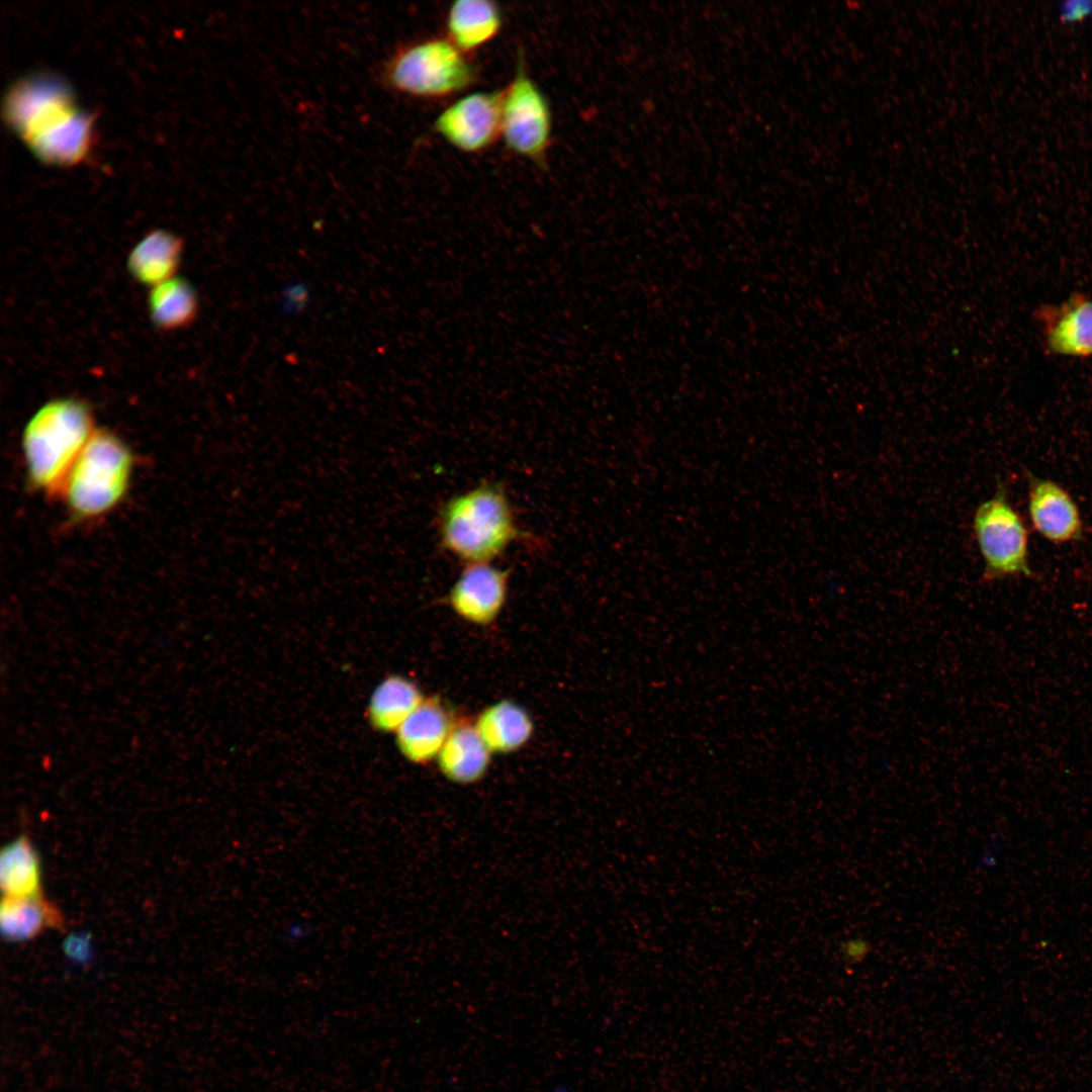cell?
Masks as SVG:
<instances>
[{"mask_svg": "<svg viewBox=\"0 0 1092 1092\" xmlns=\"http://www.w3.org/2000/svg\"><path fill=\"white\" fill-rule=\"evenodd\" d=\"M440 546L468 564L492 563L525 536L505 487L484 481L448 498L437 515Z\"/></svg>", "mask_w": 1092, "mask_h": 1092, "instance_id": "obj_1", "label": "cell"}, {"mask_svg": "<svg viewBox=\"0 0 1092 1092\" xmlns=\"http://www.w3.org/2000/svg\"><path fill=\"white\" fill-rule=\"evenodd\" d=\"M89 405L77 398H56L39 407L22 436L24 459L33 485L63 491L68 475L94 434Z\"/></svg>", "mask_w": 1092, "mask_h": 1092, "instance_id": "obj_2", "label": "cell"}, {"mask_svg": "<svg viewBox=\"0 0 1092 1092\" xmlns=\"http://www.w3.org/2000/svg\"><path fill=\"white\" fill-rule=\"evenodd\" d=\"M476 68L447 37H431L397 51L384 68V80L398 92L425 99L456 95L473 84Z\"/></svg>", "mask_w": 1092, "mask_h": 1092, "instance_id": "obj_3", "label": "cell"}, {"mask_svg": "<svg viewBox=\"0 0 1092 1092\" xmlns=\"http://www.w3.org/2000/svg\"><path fill=\"white\" fill-rule=\"evenodd\" d=\"M131 466V454L120 439L95 431L63 489L71 510L79 517L93 518L113 509L127 489Z\"/></svg>", "mask_w": 1092, "mask_h": 1092, "instance_id": "obj_4", "label": "cell"}, {"mask_svg": "<svg viewBox=\"0 0 1092 1092\" xmlns=\"http://www.w3.org/2000/svg\"><path fill=\"white\" fill-rule=\"evenodd\" d=\"M973 531L984 562L986 580L1034 575L1029 563L1026 525L1009 502L1003 485L979 505L973 519Z\"/></svg>", "mask_w": 1092, "mask_h": 1092, "instance_id": "obj_5", "label": "cell"}, {"mask_svg": "<svg viewBox=\"0 0 1092 1092\" xmlns=\"http://www.w3.org/2000/svg\"><path fill=\"white\" fill-rule=\"evenodd\" d=\"M500 138L513 154L536 164L545 161L551 144V108L529 75L522 54L512 80L503 89Z\"/></svg>", "mask_w": 1092, "mask_h": 1092, "instance_id": "obj_6", "label": "cell"}, {"mask_svg": "<svg viewBox=\"0 0 1092 1092\" xmlns=\"http://www.w3.org/2000/svg\"><path fill=\"white\" fill-rule=\"evenodd\" d=\"M503 89L465 94L446 106L434 130L451 147L476 154L500 136Z\"/></svg>", "mask_w": 1092, "mask_h": 1092, "instance_id": "obj_7", "label": "cell"}, {"mask_svg": "<svg viewBox=\"0 0 1092 1092\" xmlns=\"http://www.w3.org/2000/svg\"><path fill=\"white\" fill-rule=\"evenodd\" d=\"M1042 346L1055 356L1092 358V297L1075 292L1059 304H1043L1034 313Z\"/></svg>", "mask_w": 1092, "mask_h": 1092, "instance_id": "obj_8", "label": "cell"}, {"mask_svg": "<svg viewBox=\"0 0 1092 1092\" xmlns=\"http://www.w3.org/2000/svg\"><path fill=\"white\" fill-rule=\"evenodd\" d=\"M510 573L491 563L468 564L452 584L447 602L463 621L487 626L500 615L509 589Z\"/></svg>", "mask_w": 1092, "mask_h": 1092, "instance_id": "obj_9", "label": "cell"}, {"mask_svg": "<svg viewBox=\"0 0 1092 1092\" xmlns=\"http://www.w3.org/2000/svg\"><path fill=\"white\" fill-rule=\"evenodd\" d=\"M1027 511L1033 529L1054 544L1078 541L1083 522L1072 495L1056 481L1026 472Z\"/></svg>", "mask_w": 1092, "mask_h": 1092, "instance_id": "obj_10", "label": "cell"}, {"mask_svg": "<svg viewBox=\"0 0 1092 1092\" xmlns=\"http://www.w3.org/2000/svg\"><path fill=\"white\" fill-rule=\"evenodd\" d=\"M455 722L439 697L425 698L395 731L397 747L414 763L429 762L437 758Z\"/></svg>", "mask_w": 1092, "mask_h": 1092, "instance_id": "obj_11", "label": "cell"}, {"mask_svg": "<svg viewBox=\"0 0 1092 1092\" xmlns=\"http://www.w3.org/2000/svg\"><path fill=\"white\" fill-rule=\"evenodd\" d=\"M491 751L478 733L475 724L456 721L437 762L442 775L457 785H471L480 781L490 763Z\"/></svg>", "mask_w": 1092, "mask_h": 1092, "instance_id": "obj_12", "label": "cell"}, {"mask_svg": "<svg viewBox=\"0 0 1092 1092\" xmlns=\"http://www.w3.org/2000/svg\"><path fill=\"white\" fill-rule=\"evenodd\" d=\"M504 15L489 0H458L447 10V38L467 54L493 40L502 30Z\"/></svg>", "mask_w": 1092, "mask_h": 1092, "instance_id": "obj_13", "label": "cell"}, {"mask_svg": "<svg viewBox=\"0 0 1092 1092\" xmlns=\"http://www.w3.org/2000/svg\"><path fill=\"white\" fill-rule=\"evenodd\" d=\"M474 724L491 753L515 752L529 742L534 732L529 712L511 700L487 706Z\"/></svg>", "mask_w": 1092, "mask_h": 1092, "instance_id": "obj_14", "label": "cell"}, {"mask_svg": "<svg viewBox=\"0 0 1092 1092\" xmlns=\"http://www.w3.org/2000/svg\"><path fill=\"white\" fill-rule=\"evenodd\" d=\"M182 253L183 243L177 236L155 231L132 248L127 268L139 283L152 288L176 276Z\"/></svg>", "mask_w": 1092, "mask_h": 1092, "instance_id": "obj_15", "label": "cell"}, {"mask_svg": "<svg viewBox=\"0 0 1092 1092\" xmlns=\"http://www.w3.org/2000/svg\"><path fill=\"white\" fill-rule=\"evenodd\" d=\"M64 919L56 906L42 895L27 898L3 897L0 906L2 936L8 941H24L48 928H61Z\"/></svg>", "mask_w": 1092, "mask_h": 1092, "instance_id": "obj_16", "label": "cell"}, {"mask_svg": "<svg viewBox=\"0 0 1092 1092\" xmlns=\"http://www.w3.org/2000/svg\"><path fill=\"white\" fill-rule=\"evenodd\" d=\"M198 297L193 286L175 276L151 288L148 309L154 326L164 332L185 329L198 313Z\"/></svg>", "mask_w": 1092, "mask_h": 1092, "instance_id": "obj_17", "label": "cell"}, {"mask_svg": "<svg viewBox=\"0 0 1092 1092\" xmlns=\"http://www.w3.org/2000/svg\"><path fill=\"white\" fill-rule=\"evenodd\" d=\"M424 699L414 681L404 676L390 675L377 686L371 696L369 720L379 731H396Z\"/></svg>", "mask_w": 1092, "mask_h": 1092, "instance_id": "obj_18", "label": "cell"}, {"mask_svg": "<svg viewBox=\"0 0 1092 1092\" xmlns=\"http://www.w3.org/2000/svg\"><path fill=\"white\" fill-rule=\"evenodd\" d=\"M40 861L27 835L6 844L0 854L3 897L27 898L41 894Z\"/></svg>", "mask_w": 1092, "mask_h": 1092, "instance_id": "obj_19", "label": "cell"}, {"mask_svg": "<svg viewBox=\"0 0 1092 1092\" xmlns=\"http://www.w3.org/2000/svg\"><path fill=\"white\" fill-rule=\"evenodd\" d=\"M1059 19L1063 23H1075L1092 16L1091 0H1068L1059 6Z\"/></svg>", "mask_w": 1092, "mask_h": 1092, "instance_id": "obj_20", "label": "cell"}, {"mask_svg": "<svg viewBox=\"0 0 1092 1092\" xmlns=\"http://www.w3.org/2000/svg\"><path fill=\"white\" fill-rule=\"evenodd\" d=\"M839 951L846 963H861L870 953L871 944L863 938L852 937L840 944Z\"/></svg>", "mask_w": 1092, "mask_h": 1092, "instance_id": "obj_21", "label": "cell"}, {"mask_svg": "<svg viewBox=\"0 0 1092 1092\" xmlns=\"http://www.w3.org/2000/svg\"><path fill=\"white\" fill-rule=\"evenodd\" d=\"M65 951L73 960L84 962L89 958V939L81 935L71 936L65 942Z\"/></svg>", "mask_w": 1092, "mask_h": 1092, "instance_id": "obj_22", "label": "cell"}]
</instances>
